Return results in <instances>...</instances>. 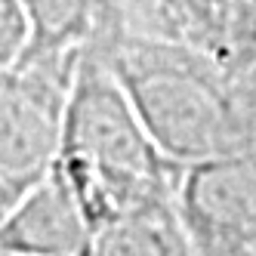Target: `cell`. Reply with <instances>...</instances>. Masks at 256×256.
<instances>
[{
	"instance_id": "6da1fadb",
	"label": "cell",
	"mask_w": 256,
	"mask_h": 256,
	"mask_svg": "<svg viewBox=\"0 0 256 256\" xmlns=\"http://www.w3.org/2000/svg\"><path fill=\"white\" fill-rule=\"evenodd\" d=\"M148 133L182 167L256 148V96L244 71L167 34L112 31L93 40Z\"/></svg>"
},
{
	"instance_id": "7a4b0ae2",
	"label": "cell",
	"mask_w": 256,
	"mask_h": 256,
	"mask_svg": "<svg viewBox=\"0 0 256 256\" xmlns=\"http://www.w3.org/2000/svg\"><path fill=\"white\" fill-rule=\"evenodd\" d=\"M59 170L71 182L93 232L118 219L176 204L186 167L139 118L105 52L90 40L68 102Z\"/></svg>"
},
{
	"instance_id": "3957f363",
	"label": "cell",
	"mask_w": 256,
	"mask_h": 256,
	"mask_svg": "<svg viewBox=\"0 0 256 256\" xmlns=\"http://www.w3.org/2000/svg\"><path fill=\"white\" fill-rule=\"evenodd\" d=\"M90 44H34L0 68V213L59 164L68 102Z\"/></svg>"
},
{
	"instance_id": "277c9868",
	"label": "cell",
	"mask_w": 256,
	"mask_h": 256,
	"mask_svg": "<svg viewBox=\"0 0 256 256\" xmlns=\"http://www.w3.org/2000/svg\"><path fill=\"white\" fill-rule=\"evenodd\" d=\"M176 210L200 256H256V148L186 167Z\"/></svg>"
},
{
	"instance_id": "5b68a950",
	"label": "cell",
	"mask_w": 256,
	"mask_h": 256,
	"mask_svg": "<svg viewBox=\"0 0 256 256\" xmlns=\"http://www.w3.org/2000/svg\"><path fill=\"white\" fill-rule=\"evenodd\" d=\"M93 241L96 232L59 164L0 219V256H74L93 250Z\"/></svg>"
},
{
	"instance_id": "8992f818",
	"label": "cell",
	"mask_w": 256,
	"mask_h": 256,
	"mask_svg": "<svg viewBox=\"0 0 256 256\" xmlns=\"http://www.w3.org/2000/svg\"><path fill=\"white\" fill-rule=\"evenodd\" d=\"M93 256H200L179 219L176 204H164L118 219L96 232Z\"/></svg>"
},
{
	"instance_id": "52a82bcc",
	"label": "cell",
	"mask_w": 256,
	"mask_h": 256,
	"mask_svg": "<svg viewBox=\"0 0 256 256\" xmlns=\"http://www.w3.org/2000/svg\"><path fill=\"white\" fill-rule=\"evenodd\" d=\"M34 40V19L25 0H0V68L16 65Z\"/></svg>"
},
{
	"instance_id": "ba28073f",
	"label": "cell",
	"mask_w": 256,
	"mask_h": 256,
	"mask_svg": "<svg viewBox=\"0 0 256 256\" xmlns=\"http://www.w3.org/2000/svg\"><path fill=\"white\" fill-rule=\"evenodd\" d=\"M244 74H247V80H250V90H253V96H256V59L247 65V71H244Z\"/></svg>"
},
{
	"instance_id": "9c48e42d",
	"label": "cell",
	"mask_w": 256,
	"mask_h": 256,
	"mask_svg": "<svg viewBox=\"0 0 256 256\" xmlns=\"http://www.w3.org/2000/svg\"><path fill=\"white\" fill-rule=\"evenodd\" d=\"M74 256H93V250H86V253H74Z\"/></svg>"
}]
</instances>
